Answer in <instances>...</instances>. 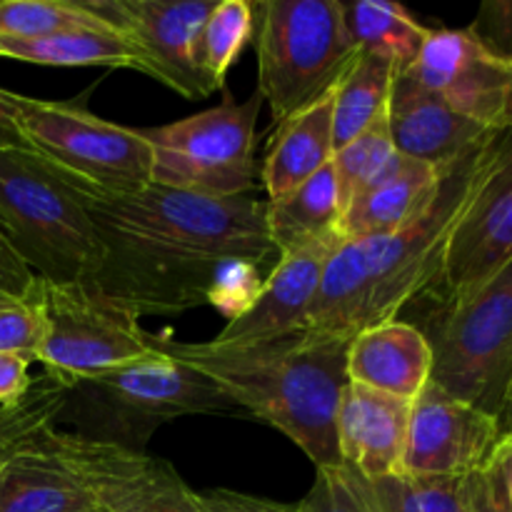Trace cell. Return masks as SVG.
Returning a JSON list of instances; mask_svg holds the SVG:
<instances>
[{
	"label": "cell",
	"instance_id": "cell-1",
	"mask_svg": "<svg viewBox=\"0 0 512 512\" xmlns=\"http://www.w3.org/2000/svg\"><path fill=\"white\" fill-rule=\"evenodd\" d=\"M100 243L93 285L143 315L225 308L260 290L258 268L278 258L253 195L213 198L150 183L133 195L78 193ZM233 303V300H230Z\"/></svg>",
	"mask_w": 512,
	"mask_h": 512
},
{
	"label": "cell",
	"instance_id": "cell-2",
	"mask_svg": "<svg viewBox=\"0 0 512 512\" xmlns=\"http://www.w3.org/2000/svg\"><path fill=\"white\" fill-rule=\"evenodd\" d=\"M505 133L443 170L428 208L395 233L343 240L325 265L305 333L350 340L360 330L398 320L413 300L435 288L450 235L478 193Z\"/></svg>",
	"mask_w": 512,
	"mask_h": 512
},
{
	"label": "cell",
	"instance_id": "cell-3",
	"mask_svg": "<svg viewBox=\"0 0 512 512\" xmlns=\"http://www.w3.org/2000/svg\"><path fill=\"white\" fill-rule=\"evenodd\" d=\"M158 350L218 383L248 418L293 440L315 470L338 468V408L348 385L345 338L305 330L260 343H180L153 335Z\"/></svg>",
	"mask_w": 512,
	"mask_h": 512
},
{
	"label": "cell",
	"instance_id": "cell-4",
	"mask_svg": "<svg viewBox=\"0 0 512 512\" xmlns=\"http://www.w3.org/2000/svg\"><path fill=\"white\" fill-rule=\"evenodd\" d=\"M258 13V93L273 125L335 93L358 60L340 0H268Z\"/></svg>",
	"mask_w": 512,
	"mask_h": 512
},
{
	"label": "cell",
	"instance_id": "cell-5",
	"mask_svg": "<svg viewBox=\"0 0 512 512\" xmlns=\"http://www.w3.org/2000/svg\"><path fill=\"white\" fill-rule=\"evenodd\" d=\"M0 233L48 283H93L100 268L83 203L30 150L0 148Z\"/></svg>",
	"mask_w": 512,
	"mask_h": 512
},
{
	"label": "cell",
	"instance_id": "cell-6",
	"mask_svg": "<svg viewBox=\"0 0 512 512\" xmlns=\"http://www.w3.org/2000/svg\"><path fill=\"white\" fill-rule=\"evenodd\" d=\"M28 150L70 190L133 195L153 183V148L143 130L105 120L68 100L18 95Z\"/></svg>",
	"mask_w": 512,
	"mask_h": 512
},
{
	"label": "cell",
	"instance_id": "cell-7",
	"mask_svg": "<svg viewBox=\"0 0 512 512\" xmlns=\"http://www.w3.org/2000/svg\"><path fill=\"white\" fill-rule=\"evenodd\" d=\"M45 338L35 363L60 383H78L158 355L140 318L93 283H48L40 278Z\"/></svg>",
	"mask_w": 512,
	"mask_h": 512
},
{
	"label": "cell",
	"instance_id": "cell-8",
	"mask_svg": "<svg viewBox=\"0 0 512 512\" xmlns=\"http://www.w3.org/2000/svg\"><path fill=\"white\" fill-rule=\"evenodd\" d=\"M425 335L430 380L498 418L512 383V263L468 300L440 310Z\"/></svg>",
	"mask_w": 512,
	"mask_h": 512
},
{
	"label": "cell",
	"instance_id": "cell-9",
	"mask_svg": "<svg viewBox=\"0 0 512 512\" xmlns=\"http://www.w3.org/2000/svg\"><path fill=\"white\" fill-rule=\"evenodd\" d=\"M263 98L255 90L235 103L230 95L190 118L143 128L153 148V183L213 198L255 190V125Z\"/></svg>",
	"mask_w": 512,
	"mask_h": 512
},
{
	"label": "cell",
	"instance_id": "cell-10",
	"mask_svg": "<svg viewBox=\"0 0 512 512\" xmlns=\"http://www.w3.org/2000/svg\"><path fill=\"white\" fill-rule=\"evenodd\" d=\"M73 393H83L108 418V430L100 440H113L133 450H143L158 425L185 415L248 418L218 383L163 350L148 360L83 380Z\"/></svg>",
	"mask_w": 512,
	"mask_h": 512
},
{
	"label": "cell",
	"instance_id": "cell-11",
	"mask_svg": "<svg viewBox=\"0 0 512 512\" xmlns=\"http://www.w3.org/2000/svg\"><path fill=\"white\" fill-rule=\"evenodd\" d=\"M48 450L103 512H210L178 470L145 450L125 448L113 440L90 438L53 428L38 435Z\"/></svg>",
	"mask_w": 512,
	"mask_h": 512
},
{
	"label": "cell",
	"instance_id": "cell-12",
	"mask_svg": "<svg viewBox=\"0 0 512 512\" xmlns=\"http://www.w3.org/2000/svg\"><path fill=\"white\" fill-rule=\"evenodd\" d=\"M408 70L463 118L495 133L512 130V60L473 28L430 30Z\"/></svg>",
	"mask_w": 512,
	"mask_h": 512
},
{
	"label": "cell",
	"instance_id": "cell-13",
	"mask_svg": "<svg viewBox=\"0 0 512 512\" xmlns=\"http://www.w3.org/2000/svg\"><path fill=\"white\" fill-rule=\"evenodd\" d=\"M143 53L150 78L188 100L208 98L200 33L215 0H80Z\"/></svg>",
	"mask_w": 512,
	"mask_h": 512
},
{
	"label": "cell",
	"instance_id": "cell-14",
	"mask_svg": "<svg viewBox=\"0 0 512 512\" xmlns=\"http://www.w3.org/2000/svg\"><path fill=\"white\" fill-rule=\"evenodd\" d=\"M512 263V130L505 133L478 193L450 235L433 290L443 308L458 305Z\"/></svg>",
	"mask_w": 512,
	"mask_h": 512
},
{
	"label": "cell",
	"instance_id": "cell-15",
	"mask_svg": "<svg viewBox=\"0 0 512 512\" xmlns=\"http://www.w3.org/2000/svg\"><path fill=\"white\" fill-rule=\"evenodd\" d=\"M503 428L495 415L445 393L430 380L410 405L403 473L468 478L488 468Z\"/></svg>",
	"mask_w": 512,
	"mask_h": 512
},
{
	"label": "cell",
	"instance_id": "cell-16",
	"mask_svg": "<svg viewBox=\"0 0 512 512\" xmlns=\"http://www.w3.org/2000/svg\"><path fill=\"white\" fill-rule=\"evenodd\" d=\"M343 245V235H330L308 248L278 255L270 275L243 313L233 315L213 338L218 345L260 343L300 333L308 320L310 305L318 295L325 265Z\"/></svg>",
	"mask_w": 512,
	"mask_h": 512
},
{
	"label": "cell",
	"instance_id": "cell-17",
	"mask_svg": "<svg viewBox=\"0 0 512 512\" xmlns=\"http://www.w3.org/2000/svg\"><path fill=\"white\" fill-rule=\"evenodd\" d=\"M388 130L403 158L423 160L435 168H448L500 135L455 113L438 95L423 88L410 70L395 73Z\"/></svg>",
	"mask_w": 512,
	"mask_h": 512
},
{
	"label": "cell",
	"instance_id": "cell-18",
	"mask_svg": "<svg viewBox=\"0 0 512 512\" xmlns=\"http://www.w3.org/2000/svg\"><path fill=\"white\" fill-rule=\"evenodd\" d=\"M408 400L348 383L338 408L340 463L363 480L403 473Z\"/></svg>",
	"mask_w": 512,
	"mask_h": 512
},
{
	"label": "cell",
	"instance_id": "cell-19",
	"mask_svg": "<svg viewBox=\"0 0 512 512\" xmlns=\"http://www.w3.org/2000/svg\"><path fill=\"white\" fill-rule=\"evenodd\" d=\"M433 378V348L418 325L388 320L348 345V383L413 403Z\"/></svg>",
	"mask_w": 512,
	"mask_h": 512
},
{
	"label": "cell",
	"instance_id": "cell-20",
	"mask_svg": "<svg viewBox=\"0 0 512 512\" xmlns=\"http://www.w3.org/2000/svg\"><path fill=\"white\" fill-rule=\"evenodd\" d=\"M445 168L403 158L383 180L350 200L340 218L343 240H365L395 233L413 223L440 188Z\"/></svg>",
	"mask_w": 512,
	"mask_h": 512
},
{
	"label": "cell",
	"instance_id": "cell-21",
	"mask_svg": "<svg viewBox=\"0 0 512 512\" xmlns=\"http://www.w3.org/2000/svg\"><path fill=\"white\" fill-rule=\"evenodd\" d=\"M333 155V95H328L275 128L260 170L268 198L278 200L288 195L333 163Z\"/></svg>",
	"mask_w": 512,
	"mask_h": 512
},
{
	"label": "cell",
	"instance_id": "cell-22",
	"mask_svg": "<svg viewBox=\"0 0 512 512\" xmlns=\"http://www.w3.org/2000/svg\"><path fill=\"white\" fill-rule=\"evenodd\" d=\"M88 490L38 438L0 463V512H95Z\"/></svg>",
	"mask_w": 512,
	"mask_h": 512
},
{
	"label": "cell",
	"instance_id": "cell-23",
	"mask_svg": "<svg viewBox=\"0 0 512 512\" xmlns=\"http://www.w3.org/2000/svg\"><path fill=\"white\" fill-rule=\"evenodd\" d=\"M343 205L333 163L278 200L265 203V225L278 255L308 248L340 233Z\"/></svg>",
	"mask_w": 512,
	"mask_h": 512
},
{
	"label": "cell",
	"instance_id": "cell-24",
	"mask_svg": "<svg viewBox=\"0 0 512 512\" xmlns=\"http://www.w3.org/2000/svg\"><path fill=\"white\" fill-rule=\"evenodd\" d=\"M0 58L50 68H130L148 75L143 53L113 28L70 30L38 40L0 38Z\"/></svg>",
	"mask_w": 512,
	"mask_h": 512
},
{
	"label": "cell",
	"instance_id": "cell-25",
	"mask_svg": "<svg viewBox=\"0 0 512 512\" xmlns=\"http://www.w3.org/2000/svg\"><path fill=\"white\" fill-rule=\"evenodd\" d=\"M340 10L355 50L388 58L398 70H408L418 60L430 35V28L420 25L403 5L388 0H340Z\"/></svg>",
	"mask_w": 512,
	"mask_h": 512
},
{
	"label": "cell",
	"instance_id": "cell-26",
	"mask_svg": "<svg viewBox=\"0 0 512 512\" xmlns=\"http://www.w3.org/2000/svg\"><path fill=\"white\" fill-rule=\"evenodd\" d=\"M398 68L388 58L358 53L333 93V145H348L388 115L390 90Z\"/></svg>",
	"mask_w": 512,
	"mask_h": 512
},
{
	"label": "cell",
	"instance_id": "cell-27",
	"mask_svg": "<svg viewBox=\"0 0 512 512\" xmlns=\"http://www.w3.org/2000/svg\"><path fill=\"white\" fill-rule=\"evenodd\" d=\"M255 35V5L248 0H220L200 33V70L210 93L225 88L228 70Z\"/></svg>",
	"mask_w": 512,
	"mask_h": 512
},
{
	"label": "cell",
	"instance_id": "cell-28",
	"mask_svg": "<svg viewBox=\"0 0 512 512\" xmlns=\"http://www.w3.org/2000/svg\"><path fill=\"white\" fill-rule=\"evenodd\" d=\"M403 155L395 150L393 138L388 130V115L383 120L360 133L358 138L350 140L348 145L335 150L333 155V173L338 180V195L343 210L348 208L350 200L358 198L368 188H373L378 180L393 173L400 165Z\"/></svg>",
	"mask_w": 512,
	"mask_h": 512
},
{
	"label": "cell",
	"instance_id": "cell-29",
	"mask_svg": "<svg viewBox=\"0 0 512 512\" xmlns=\"http://www.w3.org/2000/svg\"><path fill=\"white\" fill-rule=\"evenodd\" d=\"M73 388L45 373L13 408L0 410V463L28 448L43 430L53 428L70 403Z\"/></svg>",
	"mask_w": 512,
	"mask_h": 512
},
{
	"label": "cell",
	"instance_id": "cell-30",
	"mask_svg": "<svg viewBox=\"0 0 512 512\" xmlns=\"http://www.w3.org/2000/svg\"><path fill=\"white\" fill-rule=\"evenodd\" d=\"M93 28L110 25L80 0H0V38L38 40Z\"/></svg>",
	"mask_w": 512,
	"mask_h": 512
},
{
	"label": "cell",
	"instance_id": "cell-31",
	"mask_svg": "<svg viewBox=\"0 0 512 512\" xmlns=\"http://www.w3.org/2000/svg\"><path fill=\"white\" fill-rule=\"evenodd\" d=\"M303 512H378L368 483L345 465L315 470V483L300 500Z\"/></svg>",
	"mask_w": 512,
	"mask_h": 512
},
{
	"label": "cell",
	"instance_id": "cell-32",
	"mask_svg": "<svg viewBox=\"0 0 512 512\" xmlns=\"http://www.w3.org/2000/svg\"><path fill=\"white\" fill-rule=\"evenodd\" d=\"M45 338V310L40 288L33 298H0V353H15L23 358H38Z\"/></svg>",
	"mask_w": 512,
	"mask_h": 512
},
{
	"label": "cell",
	"instance_id": "cell-33",
	"mask_svg": "<svg viewBox=\"0 0 512 512\" xmlns=\"http://www.w3.org/2000/svg\"><path fill=\"white\" fill-rule=\"evenodd\" d=\"M40 288V278L13 248L8 238L0 233V298L25 300L33 298Z\"/></svg>",
	"mask_w": 512,
	"mask_h": 512
},
{
	"label": "cell",
	"instance_id": "cell-34",
	"mask_svg": "<svg viewBox=\"0 0 512 512\" xmlns=\"http://www.w3.org/2000/svg\"><path fill=\"white\" fill-rule=\"evenodd\" d=\"M415 485L423 512H470L465 478H415Z\"/></svg>",
	"mask_w": 512,
	"mask_h": 512
},
{
	"label": "cell",
	"instance_id": "cell-35",
	"mask_svg": "<svg viewBox=\"0 0 512 512\" xmlns=\"http://www.w3.org/2000/svg\"><path fill=\"white\" fill-rule=\"evenodd\" d=\"M470 28L485 40L493 50L505 58H512V0L485 3L478 20Z\"/></svg>",
	"mask_w": 512,
	"mask_h": 512
},
{
	"label": "cell",
	"instance_id": "cell-36",
	"mask_svg": "<svg viewBox=\"0 0 512 512\" xmlns=\"http://www.w3.org/2000/svg\"><path fill=\"white\" fill-rule=\"evenodd\" d=\"M203 503L208 505L210 512H303L300 505L275 503V500L258 498V495L238 493V490H205Z\"/></svg>",
	"mask_w": 512,
	"mask_h": 512
},
{
	"label": "cell",
	"instance_id": "cell-37",
	"mask_svg": "<svg viewBox=\"0 0 512 512\" xmlns=\"http://www.w3.org/2000/svg\"><path fill=\"white\" fill-rule=\"evenodd\" d=\"M30 363L33 360L15 353H0V410L13 408L25 398L33 385L30 378Z\"/></svg>",
	"mask_w": 512,
	"mask_h": 512
},
{
	"label": "cell",
	"instance_id": "cell-38",
	"mask_svg": "<svg viewBox=\"0 0 512 512\" xmlns=\"http://www.w3.org/2000/svg\"><path fill=\"white\" fill-rule=\"evenodd\" d=\"M468 485V508L470 512H508L505 510L503 495H500L498 485L490 478L488 470H480L465 478Z\"/></svg>",
	"mask_w": 512,
	"mask_h": 512
},
{
	"label": "cell",
	"instance_id": "cell-39",
	"mask_svg": "<svg viewBox=\"0 0 512 512\" xmlns=\"http://www.w3.org/2000/svg\"><path fill=\"white\" fill-rule=\"evenodd\" d=\"M485 470H488L490 478L498 485L500 495H503L505 510L512 512V433L500 438L498 448H495L493 458H490L488 468Z\"/></svg>",
	"mask_w": 512,
	"mask_h": 512
},
{
	"label": "cell",
	"instance_id": "cell-40",
	"mask_svg": "<svg viewBox=\"0 0 512 512\" xmlns=\"http://www.w3.org/2000/svg\"><path fill=\"white\" fill-rule=\"evenodd\" d=\"M0 148L28 150L18 125V93L0 88Z\"/></svg>",
	"mask_w": 512,
	"mask_h": 512
},
{
	"label": "cell",
	"instance_id": "cell-41",
	"mask_svg": "<svg viewBox=\"0 0 512 512\" xmlns=\"http://www.w3.org/2000/svg\"><path fill=\"white\" fill-rule=\"evenodd\" d=\"M498 420H500V428H503V435H510L512 433V383L508 388V395H505V403H503V410H500Z\"/></svg>",
	"mask_w": 512,
	"mask_h": 512
},
{
	"label": "cell",
	"instance_id": "cell-42",
	"mask_svg": "<svg viewBox=\"0 0 512 512\" xmlns=\"http://www.w3.org/2000/svg\"><path fill=\"white\" fill-rule=\"evenodd\" d=\"M95 512H103V510H95Z\"/></svg>",
	"mask_w": 512,
	"mask_h": 512
},
{
	"label": "cell",
	"instance_id": "cell-43",
	"mask_svg": "<svg viewBox=\"0 0 512 512\" xmlns=\"http://www.w3.org/2000/svg\"><path fill=\"white\" fill-rule=\"evenodd\" d=\"M510 60H512V58H510Z\"/></svg>",
	"mask_w": 512,
	"mask_h": 512
}]
</instances>
